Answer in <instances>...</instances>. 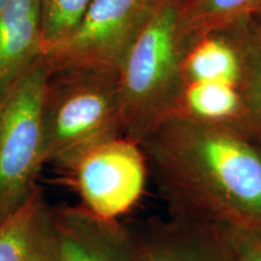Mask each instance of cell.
I'll use <instances>...</instances> for the list:
<instances>
[{"mask_svg": "<svg viewBox=\"0 0 261 261\" xmlns=\"http://www.w3.org/2000/svg\"><path fill=\"white\" fill-rule=\"evenodd\" d=\"M50 65L41 56L0 97V221L38 187L45 162L42 100Z\"/></svg>", "mask_w": 261, "mask_h": 261, "instance_id": "cell-4", "label": "cell"}, {"mask_svg": "<svg viewBox=\"0 0 261 261\" xmlns=\"http://www.w3.org/2000/svg\"><path fill=\"white\" fill-rule=\"evenodd\" d=\"M179 0H162L117 71L123 135L142 144L179 113L187 50L179 33Z\"/></svg>", "mask_w": 261, "mask_h": 261, "instance_id": "cell-2", "label": "cell"}, {"mask_svg": "<svg viewBox=\"0 0 261 261\" xmlns=\"http://www.w3.org/2000/svg\"><path fill=\"white\" fill-rule=\"evenodd\" d=\"M0 261H65L55 207L40 188L0 221Z\"/></svg>", "mask_w": 261, "mask_h": 261, "instance_id": "cell-9", "label": "cell"}, {"mask_svg": "<svg viewBox=\"0 0 261 261\" xmlns=\"http://www.w3.org/2000/svg\"><path fill=\"white\" fill-rule=\"evenodd\" d=\"M92 0H40L44 55L55 50L73 34Z\"/></svg>", "mask_w": 261, "mask_h": 261, "instance_id": "cell-15", "label": "cell"}, {"mask_svg": "<svg viewBox=\"0 0 261 261\" xmlns=\"http://www.w3.org/2000/svg\"><path fill=\"white\" fill-rule=\"evenodd\" d=\"M182 79L223 81L240 86L241 57L236 42L223 33L210 34L189 45L182 57Z\"/></svg>", "mask_w": 261, "mask_h": 261, "instance_id": "cell-12", "label": "cell"}, {"mask_svg": "<svg viewBox=\"0 0 261 261\" xmlns=\"http://www.w3.org/2000/svg\"><path fill=\"white\" fill-rule=\"evenodd\" d=\"M57 167L80 204L108 220H119L137 205L150 173L143 146L125 135L91 145Z\"/></svg>", "mask_w": 261, "mask_h": 261, "instance_id": "cell-5", "label": "cell"}, {"mask_svg": "<svg viewBox=\"0 0 261 261\" xmlns=\"http://www.w3.org/2000/svg\"><path fill=\"white\" fill-rule=\"evenodd\" d=\"M254 17H256L257 19H259L260 23H261V4H260L259 8H257L256 12H255V15H254Z\"/></svg>", "mask_w": 261, "mask_h": 261, "instance_id": "cell-17", "label": "cell"}, {"mask_svg": "<svg viewBox=\"0 0 261 261\" xmlns=\"http://www.w3.org/2000/svg\"><path fill=\"white\" fill-rule=\"evenodd\" d=\"M230 241L237 261H261V231L244 227H220Z\"/></svg>", "mask_w": 261, "mask_h": 261, "instance_id": "cell-16", "label": "cell"}, {"mask_svg": "<svg viewBox=\"0 0 261 261\" xmlns=\"http://www.w3.org/2000/svg\"><path fill=\"white\" fill-rule=\"evenodd\" d=\"M140 145L168 217L261 231V146L240 128L175 114Z\"/></svg>", "mask_w": 261, "mask_h": 261, "instance_id": "cell-1", "label": "cell"}, {"mask_svg": "<svg viewBox=\"0 0 261 261\" xmlns=\"http://www.w3.org/2000/svg\"><path fill=\"white\" fill-rule=\"evenodd\" d=\"M10 2V0H0V9L4 8V6L8 4V3Z\"/></svg>", "mask_w": 261, "mask_h": 261, "instance_id": "cell-18", "label": "cell"}, {"mask_svg": "<svg viewBox=\"0 0 261 261\" xmlns=\"http://www.w3.org/2000/svg\"><path fill=\"white\" fill-rule=\"evenodd\" d=\"M65 261H138L135 233L81 204L55 207Z\"/></svg>", "mask_w": 261, "mask_h": 261, "instance_id": "cell-8", "label": "cell"}, {"mask_svg": "<svg viewBox=\"0 0 261 261\" xmlns=\"http://www.w3.org/2000/svg\"><path fill=\"white\" fill-rule=\"evenodd\" d=\"M234 39L241 57L240 93L242 119L240 129L261 146V23L241 24Z\"/></svg>", "mask_w": 261, "mask_h": 261, "instance_id": "cell-13", "label": "cell"}, {"mask_svg": "<svg viewBox=\"0 0 261 261\" xmlns=\"http://www.w3.org/2000/svg\"><path fill=\"white\" fill-rule=\"evenodd\" d=\"M162 0H92L73 34L44 55L51 71L117 75L120 65Z\"/></svg>", "mask_w": 261, "mask_h": 261, "instance_id": "cell-6", "label": "cell"}, {"mask_svg": "<svg viewBox=\"0 0 261 261\" xmlns=\"http://www.w3.org/2000/svg\"><path fill=\"white\" fill-rule=\"evenodd\" d=\"M178 114L240 128L242 119L240 86L223 81L185 83Z\"/></svg>", "mask_w": 261, "mask_h": 261, "instance_id": "cell-14", "label": "cell"}, {"mask_svg": "<svg viewBox=\"0 0 261 261\" xmlns=\"http://www.w3.org/2000/svg\"><path fill=\"white\" fill-rule=\"evenodd\" d=\"M41 56L40 0H10L0 9V97Z\"/></svg>", "mask_w": 261, "mask_h": 261, "instance_id": "cell-10", "label": "cell"}, {"mask_svg": "<svg viewBox=\"0 0 261 261\" xmlns=\"http://www.w3.org/2000/svg\"><path fill=\"white\" fill-rule=\"evenodd\" d=\"M138 261H237L223 228L168 217L135 233Z\"/></svg>", "mask_w": 261, "mask_h": 261, "instance_id": "cell-7", "label": "cell"}, {"mask_svg": "<svg viewBox=\"0 0 261 261\" xmlns=\"http://www.w3.org/2000/svg\"><path fill=\"white\" fill-rule=\"evenodd\" d=\"M179 33L185 47L254 17L261 0H179Z\"/></svg>", "mask_w": 261, "mask_h": 261, "instance_id": "cell-11", "label": "cell"}, {"mask_svg": "<svg viewBox=\"0 0 261 261\" xmlns=\"http://www.w3.org/2000/svg\"><path fill=\"white\" fill-rule=\"evenodd\" d=\"M116 76L50 71L42 100L45 162L60 166L91 145L123 135Z\"/></svg>", "mask_w": 261, "mask_h": 261, "instance_id": "cell-3", "label": "cell"}]
</instances>
